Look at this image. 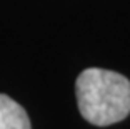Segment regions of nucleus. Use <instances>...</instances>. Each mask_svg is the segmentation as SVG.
<instances>
[{"label":"nucleus","instance_id":"nucleus-1","mask_svg":"<svg viewBox=\"0 0 130 129\" xmlns=\"http://www.w3.org/2000/svg\"><path fill=\"white\" fill-rule=\"evenodd\" d=\"M82 118L99 127L120 122L130 114V80L108 69L90 67L75 82Z\"/></svg>","mask_w":130,"mask_h":129},{"label":"nucleus","instance_id":"nucleus-2","mask_svg":"<svg viewBox=\"0 0 130 129\" xmlns=\"http://www.w3.org/2000/svg\"><path fill=\"white\" fill-rule=\"evenodd\" d=\"M0 129H32L25 109L7 94H0Z\"/></svg>","mask_w":130,"mask_h":129}]
</instances>
